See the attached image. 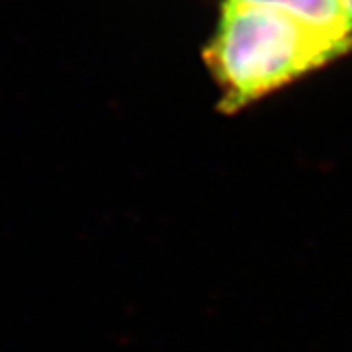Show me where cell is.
Returning a JSON list of instances; mask_svg holds the SVG:
<instances>
[{
	"label": "cell",
	"instance_id": "1",
	"mask_svg": "<svg viewBox=\"0 0 352 352\" xmlns=\"http://www.w3.org/2000/svg\"><path fill=\"white\" fill-rule=\"evenodd\" d=\"M351 50V39L276 8L226 0L204 63L219 92V110L235 113Z\"/></svg>",
	"mask_w": 352,
	"mask_h": 352
},
{
	"label": "cell",
	"instance_id": "2",
	"mask_svg": "<svg viewBox=\"0 0 352 352\" xmlns=\"http://www.w3.org/2000/svg\"><path fill=\"white\" fill-rule=\"evenodd\" d=\"M241 2H252V4L276 8L305 24L352 41L346 16L342 10V0H241Z\"/></svg>",
	"mask_w": 352,
	"mask_h": 352
},
{
	"label": "cell",
	"instance_id": "3",
	"mask_svg": "<svg viewBox=\"0 0 352 352\" xmlns=\"http://www.w3.org/2000/svg\"><path fill=\"white\" fill-rule=\"evenodd\" d=\"M342 10H344L346 24H349V30H351L352 34V0H342Z\"/></svg>",
	"mask_w": 352,
	"mask_h": 352
}]
</instances>
